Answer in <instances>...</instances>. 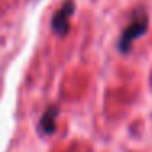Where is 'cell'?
Masks as SVG:
<instances>
[{
	"label": "cell",
	"instance_id": "6da1fadb",
	"mask_svg": "<svg viewBox=\"0 0 152 152\" xmlns=\"http://www.w3.org/2000/svg\"><path fill=\"white\" fill-rule=\"evenodd\" d=\"M147 28H149V18H147V15H145V12L137 10L134 13L132 21L123 30L121 36H119V39H118L119 53H123V54L129 53L132 43H134L136 39H139V38L147 31Z\"/></svg>",
	"mask_w": 152,
	"mask_h": 152
},
{
	"label": "cell",
	"instance_id": "7a4b0ae2",
	"mask_svg": "<svg viewBox=\"0 0 152 152\" xmlns=\"http://www.w3.org/2000/svg\"><path fill=\"white\" fill-rule=\"evenodd\" d=\"M74 10H75V2L74 0H66L62 4V7L54 13L53 21H51V28H53V31L56 34H59V36L67 34V31L70 28L69 18L72 17Z\"/></svg>",
	"mask_w": 152,
	"mask_h": 152
},
{
	"label": "cell",
	"instance_id": "3957f363",
	"mask_svg": "<svg viewBox=\"0 0 152 152\" xmlns=\"http://www.w3.org/2000/svg\"><path fill=\"white\" fill-rule=\"evenodd\" d=\"M59 115V108L56 105H49L44 111V115L41 116L39 124H38V131L43 136H49L56 131V118Z\"/></svg>",
	"mask_w": 152,
	"mask_h": 152
}]
</instances>
